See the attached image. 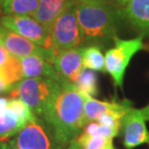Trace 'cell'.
Segmentation results:
<instances>
[{"label": "cell", "mask_w": 149, "mask_h": 149, "mask_svg": "<svg viewBox=\"0 0 149 149\" xmlns=\"http://www.w3.org/2000/svg\"><path fill=\"white\" fill-rule=\"evenodd\" d=\"M84 100L85 94L77 90L74 84L62 82L60 90L41 117L52 128L64 147L77 138L86 125Z\"/></svg>", "instance_id": "1"}, {"label": "cell", "mask_w": 149, "mask_h": 149, "mask_svg": "<svg viewBox=\"0 0 149 149\" xmlns=\"http://www.w3.org/2000/svg\"><path fill=\"white\" fill-rule=\"evenodd\" d=\"M77 17L83 43L103 44L116 38L122 16L121 9L114 4L77 3Z\"/></svg>", "instance_id": "2"}, {"label": "cell", "mask_w": 149, "mask_h": 149, "mask_svg": "<svg viewBox=\"0 0 149 149\" xmlns=\"http://www.w3.org/2000/svg\"><path fill=\"white\" fill-rule=\"evenodd\" d=\"M61 85V81L47 77H26L17 83L10 94L23 101L35 116L43 117Z\"/></svg>", "instance_id": "3"}, {"label": "cell", "mask_w": 149, "mask_h": 149, "mask_svg": "<svg viewBox=\"0 0 149 149\" xmlns=\"http://www.w3.org/2000/svg\"><path fill=\"white\" fill-rule=\"evenodd\" d=\"M11 144L14 149H64L52 128L45 119L35 116L17 133Z\"/></svg>", "instance_id": "4"}, {"label": "cell", "mask_w": 149, "mask_h": 149, "mask_svg": "<svg viewBox=\"0 0 149 149\" xmlns=\"http://www.w3.org/2000/svg\"><path fill=\"white\" fill-rule=\"evenodd\" d=\"M113 41L114 47L108 49L105 54L106 72L111 76L116 87H122L125 73L131 59L136 52L144 49L145 45L142 35L129 40L116 37Z\"/></svg>", "instance_id": "5"}, {"label": "cell", "mask_w": 149, "mask_h": 149, "mask_svg": "<svg viewBox=\"0 0 149 149\" xmlns=\"http://www.w3.org/2000/svg\"><path fill=\"white\" fill-rule=\"evenodd\" d=\"M76 5L71 6L59 16L49 29L56 52L77 47L83 44V37L77 17Z\"/></svg>", "instance_id": "6"}, {"label": "cell", "mask_w": 149, "mask_h": 149, "mask_svg": "<svg viewBox=\"0 0 149 149\" xmlns=\"http://www.w3.org/2000/svg\"><path fill=\"white\" fill-rule=\"evenodd\" d=\"M0 24L39 46L55 50L49 30L32 17L4 16L0 19Z\"/></svg>", "instance_id": "7"}, {"label": "cell", "mask_w": 149, "mask_h": 149, "mask_svg": "<svg viewBox=\"0 0 149 149\" xmlns=\"http://www.w3.org/2000/svg\"><path fill=\"white\" fill-rule=\"evenodd\" d=\"M0 34H1L5 47L8 49L10 54L17 58H22L32 54H39L47 58L53 63V59L57 53L55 50L47 49L46 47L39 46L20 35L9 30L1 24H0Z\"/></svg>", "instance_id": "8"}, {"label": "cell", "mask_w": 149, "mask_h": 149, "mask_svg": "<svg viewBox=\"0 0 149 149\" xmlns=\"http://www.w3.org/2000/svg\"><path fill=\"white\" fill-rule=\"evenodd\" d=\"M145 119L141 109L129 107L123 118L124 145L127 149H133L149 141V133L145 125Z\"/></svg>", "instance_id": "9"}, {"label": "cell", "mask_w": 149, "mask_h": 149, "mask_svg": "<svg viewBox=\"0 0 149 149\" xmlns=\"http://www.w3.org/2000/svg\"><path fill=\"white\" fill-rule=\"evenodd\" d=\"M82 50L83 47H77L59 50L56 53L53 65L62 82L74 84L83 69Z\"/></svg>", "instance_id": "10"}, {"label": "cell", "mask_w": 149, "mask_h": 149, "mask_svg": "<svg viewBox=\"0 0 149 149\" xmlns=\"http://www.w3.org/2000/svg\"><path fill=\"white\" fill-rule=\"evenodd\" d=\"M121 12L124 19L141 35H149V0H131Z\"/></svg>", "instance_id": "11"}, {"label": "cell", "mask_w": 149, "mask_h": 149, "mask_svg": "<svg viewBox=\"0 0 149 149\" xmlns=\"http://www.w3.org/2000/svg\"><path fill=\"white\" fill-rule=\"evenodd\" d=\"M19 60L22 66L24 79L26 77H47V79L61 81L56 73L53 63L44 56L32 54L19 58Z\"/></svg>", "instance_id": "12"}, {"label": "cell", "mask_w": 149, "mask_h": 149, "mask_svg": "<svg viewBox=\"0 0 149 149\" xmlns=\"http://www.w3.org/2000/svg\"><path fill=\"white\" fill-rule=\"evenodd\" d=\"M74 4L76 0H38L37 10L32 17L49 30L56 19Z\"/></svg>", "instance_id": "13"}, {"label": "cell", "mask_w": 149, "mask_h": 149, "mask_svg": "<svg viewBox=\"0 0 149 149\" xmlns=\"http://www.w3.org/2000/svg\"><path fill=\"white\" fill-rule=\"evenodd\" d=\"M25 124L24 121L7 107L0 111V141H7L15 138Z\"/></svg>", "instance_id": "14"}, {"label": "cell", "mask_w": 149, "mask_h": 149, "mask_svg": "<svg viewBox=\"0 0 149 149\" xmlns=\"http://www.w3.org/2000/svg\"><path fill=\"white\" fill-rule=\"evenodd\" d=\"M120 103L118 102H104L94 99L88 95H85L84 100V117L86 124L89 122L97 121L100 116L118 108Z\"/></svg>", "instance_id": "15"}, {"label": "cell", "mask_w": 149, "mask_h": 149, "mask_svg": "<svg viewBox=\"0 0 149 149\" xmlns=\"http://www.w3.org/2000/svg\"><path fill=\"white\" fill-rule=\"evenodd\" d=\"M38 7V0H5L2 5L5 16L33 17Z\"/></svg>", "instance_id": "16"}, {"label": "cell", "mask_w": 149, "mask_h": 149, "mask_svg": "<svg viewBox=\"0 0 149 149\" xmlns=\"http://www.w3.org/2000/svg\"><path fill=\"white\" fill-rule=\"evenodd\" d=\"M82 64L84 69L92 70L94 72H106L105 55L97 45L83 47Z\"/></svg>", "instance_id": "17"}, {"label": "cell", "mask_w": 149, "mask_h": 149, "mask_svg": "<svg viewBox=\"0 0 149 149\" xmlns=\"http://www.w3.org/2000/svg\"><path fill=\"white\" fill-rule=\"evenodd\" d=\"M0 73L6 79V81L13 87L16 86L17 82H19L20 80L24 79L22 66L19 58L12 54L10 55L7 62L3 66L0 67Z\"/></svg>", "instance_id": "18"}, {"label": "cell", "mask_w": 149, "mask_h": 149, "mask_svg": "<svg viewBox=\"0 0 149 149\" xmlns=\"http://www.w3.org/2000/svg\"><path fill=\"white\" fill-rule=\"evenodd\" d=\"M74 86L81 93L94 97L98 94V77L94 71L84 69L80 72L79 77L74 82Z\"/></svg>", "instance_id": "19"}, {"label": "cell", "mask_w": 149, "mask_h": 149, "mask_svg": "<svg viewBox=\"0 0 149 149\" xmlns=\"http://www.w3.org/2000/svg\"><path fill=\"white\" fill-rule=\"evenodd\" d=\"M76 139L81 145L82 149H104L112 143V139L98 135H87L84 133H80Z\"/></svg>", "instance_id": "20"}, {"label": "cell", "mask_w": 149, "mask_h": 149, "mask_svg": "<svg viewBox=\"0 0 149 149\" xmlns=\"http://www.w3.org/2000/svg\"><path fill=\"white\" fill-rule=\"evenodd\" d=\"M8 108H10L25 123L35 117L34 113L29 109V107L19 98H8Z\"/></svg>", "instance_id": "21"}, {"label": "cell", "mask_w": 149, "mask_h": 149, "mask_svg": "<svg viewBox=\"0 0 149 149\" xmlns=\"http://www.w3.org/2000/svg\"><path fill=\"white\" fill-rule=\"evenodd\" d=\"M10 52H8V49L5 47V45L3 43V40H2V37H1V34H0V67L3 66L7 60L10 57Z\"/></svg>", "instance_id": "22"}, {"label": "cell", "mask_w": 149, "mask_h": 149, "mask_svg": "<svg viewBox=\"0 0 149 149\" xmlns=\"http://www.w3.org/2000/svg\"><path fill=\"white\" fill-rule=\"evenodd\" d=\"M13 89H14L13 86H11L7 81H6V79L3 77L1 73H0V94L10 93Z\"/></svg>", "instance_id": "23"}, {"label": "cell", "mask_w": 149, "mask_h": 149, "mask_svg": "<svg viewBox=\"0 0 149 149\" xmlns=\"http://www.w3.org/2000/svg\"><path fill=\"white\" fill-rule=\"evenodd\" d=\"M77 3H88V4H114L116 0H76Z\"/></svg>", "instance_id": "24"}, {"label": "cell", "mask_w": 149, "mask_h": 149, "mask_svg": "<svg viewBox=\"0 0 149 149\" xmlns=\"http://www.w3.org/2000/svg\"><path fill=\"white\" fill-rule=\"evenodd\" d=\"M64 149H82V147H81V145L77 142V139H74V141H71Z\"/></svg>", "instance_id": "25"}, {"label": "cell", "mask_w": 149, "mask_h": 149, "mask_svg": "<svg viewBox=\"0 0 149 149\" xmlns=\"http://www.w3.org/2000/svg\"><path fill=\"white\" fill-rule=\"evenodd\" d=\"M8 107V98L0 97V111L5 109Z\"/></svg>", "instance_id": "26"}, {"label": "cell", "mask_w": 149, "mask_h": 149, "mask_svg": "<svg viewBox=\"0 0 149 149\" xmlns=\"http://www.w3.org/2000/svg\"><path fill=\"white\" fill-rule=\"evenodd\" d=\"M0 149H14L11 144V141H0Z\"/></svg>", "instance_id": "27"}, {"label": "cell", "mask_w": 149, "mask_h": 149, "mask_svg": "<svg viewBox=\"0 0 149 149\" xmlns=\"http://www.w3.org/2000/svg\"><path fill=\"white\" fill-rule=\"evenodd\" d=\"M142 112H143V115L145 119H146V121L149 120V105H147L146 107H144L143 109H141Z\"/></svg>", "instance_id": "28"}, {"label": "cell", "mask_w": 149, "mask_h": 149, "mask_svg": "<svg viewBox=\"0 0 149 149\" xmlns=\"http://www.w3.org/2000/svg\"><path fill=\"white\" fill-rule=\"evenodd\" d=\"M131 1V0H116V3L119 5V6H121V7H124L125 5L127 4V3H129Z\"/></svg>", "instance_id": "29"}, {"label": "cell", "mask_w": 149, "mask_h": 149, "mask_svg": "<svg viewBox=\"0 0 149 149\" xmlns=\"http://www.w3.org/2000/svg\"><path fill=\"white\" fill-rule=\"evenodd\" d=\"M104 149H114V148H113V146H112V143H111V144H109V146H107L106 148H104Z\"/></svg>", "instance_id": "30"}, {"label": "cell", "mask_w": 149, "mask_h": 149, "mask_svg": "<svg viewBox=\"0 0 149 149\" xmlns=\"http://www.w3.org/2000/svg\"><path fill=\"white\" fill-rule=\"evenodd\" d=\"M5 0H0V6H2L3 5V3H4Z\"/></svg>", "instance_id": "31"}, {"label": "cell", "mask_w": 149, "mask_h": 149, "mask_svg": "<svg viewBox=\"0 0 149 149\" xmlns=\"http://www.w3.org/2000/svg\"><path fill=\"white\" fill-rule=\"evenodd\" d=\"M148 143H149V141H148Z\"/></svg>", "instance_id": "32"}]
</instances>
